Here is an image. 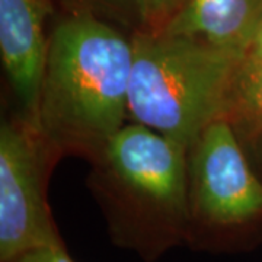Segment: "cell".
<instances>
[{"label":"cell","mask_w":262,"mask_h":262,"mask_svg":"<svg viewBox=\"0 0 262 262\" xmlns=\"http://www.w3.org/2000/svg\"><path fill=\"white\" fill-rule=\"evenodd\" d=\"M185 0H137L141 28L139 31L156 32L172 18Z\"/></svg>","instance_id":"cell-10"},{"label":"cell","mask_w":262,"mask_h":262,"mask_svg":"<svg viewBox=\"0 0 262 262\" xmlns=\"http://www.w3.org/2000/svg\"><path fill=\"white\" fill-rule=\"evenodd\" d=\"M128 118L187 146L225 117L245 57L195 39L136 31Z\"/></svg>","instance_id":"cell-3"},{"label":"cell","mask_w":262,"mask_h":262,"mask_svg":"<svg viewBox=\"0 0 262 262\" xmlns=\"http://www.w3.org/2000/svg\"><path fill=\"white\" fill-rule=\"evenodd\" d=\"M50 0H0V56L6 77L22 108L37 127L38 106L47 64Z\"/></svg>","instance_id":"cell-6"},{"label":"cell","mask_w":262,"mask_h":262,"mask_svg":"<svg viewBox=\"0 0 262 262\" xmlns=\"http://www.w3.org/2000/svg\"><path fill=\"white\" fill-rule=\"evenodd\" d=\"M262 67V22L258 29V34L255 37L252 47L248 53V57L245 60L242 70H256Z\"/></svg>","instance_id":"cell-12"},{"label":"cell","mask_w":262,"mask_h":262,"mask_svg":"<svg viewBox=\"0 0 262 262\" xmlns=\"http://www.w3.org/2000/svg\"><path fill=\"white\" fill-rule=\"evenodd\" d=\"M188 184L191 220L233 227L262 215V182L234 128L223 118L208 124L191 144Z\"/></svg>","instance_id":"cell-5"},{"label":"cell","mask_w":262,"mask_h":262,"mask_svg":"<svg viewBox=\"0 0 262 262\" xmlns=\"http://www.w3.org/2000/svg\"><path fill=\"white\" fill-rule=\"evenodd\" d=\"M15 262H75L61 244L41 246L20 255Z\"/></svg>","instance_id":"cell-11"},{"label":"cell","mask_w":262,"mask_h":262,"mask_svg":"<svg viewBox=\"0 0 262 262\" xmlns=\"http://www.w3.org/2000/svg\"><path fill=\"white\" fill-rule=\"evenodd\" d=\"M133 42L117 25L70 13L50 34L37 128L54 158L96 160L128 118Z\"/></svg>","instance_id":"cell-1"},{"label":"cell","mask_w":262,"mask_h":262,"mask_svg":"<svg viewBox=\"0 0 262 262\" xmlns=\"http://www.w3.org/2000/svg\"><path fill=\"white\" fill-rule=\"evenodd\" d=\"M262 22V0H185L156 31L248 57Z\"/></svg>","instance_id":"cell-7"},{"label":"cell","mask_w":262,"mask_h":262,"mask_svg":"<svg viewBox=\"0 0 262 262\" xmlns=\"http://www.w3.org/2000/svg\"><path fill=\"white\" fill-rule=\"evenodd\" d=\"M187 146L131 121L94 160L114 237L144 256L178 244L191 220Z\"/></svg>","instance_id":"cell-2"},{"label":"cell","mask_w":262,"mask_h":262,"mask_svg":"<svg viewBox=\"0 0 262 262\" xmlns=\"http://www.w3.org/2000/svg\"><path fill=\"white\" fill-rule=\"evenodd\" d=\"M223 120L239 139L258 141L262 136V67L241 70Z\"/></svg>","instance_id":"cell-8"},{"label":"cell","mask_w":262,"mask_h":262,"mask_svg":"<svg viewBox=\"0 0 262 262\" xmlns=\"http://www.w3.org/2000/svg\"><path fill=\"white\" fill-rule=\"evenodd\" d=\"M56 158L25 117L0 127V261L15 262L41 246L61 244L46 185Z\"/></svg>","instance_id":"cell-4"},{"label":"cell","mask_w":262,"mask_h":262,"mask_svg":"<svg viewBox=\"0 0 262 262\" xmlns=\"http://www.w3.org/2000/svg\"><path fill=\"white\" fill-rule=\"evenodd\" d=\"M69 5L70 13H89L108 20L114 25L141 28L137 0H63Z\"/></svg>","instance_id":"cell-9"},{"label":"cell","mask_w":262,"mask_h":262,"mask_svg":"<svg viewBox=\"0 0 262 262\" xmlns=\"http://www.w3.org/2000/svg\"><path fill=\"white\" fill-rule=\"evenodd\" d=\"M258 141H261V144H262V136H261V137H259V140H258Z\"/></svg>","instance_id":"cell-13"}]
</instances>
